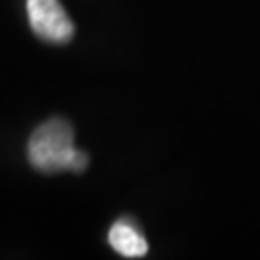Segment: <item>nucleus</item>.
Returning a JSON list of instances; mask_svg holds the SVG:
<instances>
[{"mask_svg": "<svg viewBox=\"0 0 260 260\" xmlns=\"http://www.w3.org/2000/svg\"><path fill=\"white\" fill-rule=\"evenodd\" d=\"M74 137V127L62 118L45 121L29 137V164L43 174L83 172L89 166V156L75 149Z\"/></svg>", "mask_w": 260, "mask_h": 260, "instance_id": "obj_1", "label": "nucleus"}, {"mask_svg": "<svg viewBox=\"0 0 260 260\" xmlns=\"http://www.w3.org/2000/svg\"><path fill=\"white\" fill-rule=\"evenodd\" d=\"M27 16L33 33L47 43L64 45L74 39V21L60 0H27Z\"/></svg>", "mask_w": 260, "mask_h": 260, "instance_id": "obj_2", "label": "nucleus"}, {"mask_svg": "<svg viewBox=\"0 0 260 260\" xmlns=\"http://www.w3.org/2000/svg\"><path fill=\"white\" fill-rule=\"evenodd\" d=\"M108 243L114 251L125 258H141L149 252V243L137 225L125 220L116 222L108 232Z\"/></svg>", "mask_w": 260, "mask_h": 260, "instance_id": "obj_3", "label": "nucleus"}]
</instances>
